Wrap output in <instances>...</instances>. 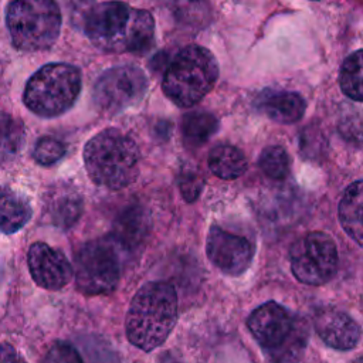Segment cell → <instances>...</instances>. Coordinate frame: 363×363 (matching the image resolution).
Segmentation results:
<instances>
[{
  "label": "cell",
  "mask_w": 363,
  "mask_h": 363,
  "mask_svg": "<svg viewBox=\"0 0 363 363\" xmlns=\"http://www.w3.org/2000/svg\"><path fill=\"white\" fill-rule=\"evenodd\" d=\"M89 41L105 52H146L155 41V20L146 10L122 1L94 6L85 20Z\"/></svg>",
  "instance_id": "cell-1"
},
{
  "label": "cell",
  "mask_w": 363,
  "mask_h": 363,
  "mask_svg": "<svg viewBox=\"0 0 363 363\" xmlns=\"http://www.w3.org/2000/svg\"><path fill=\"white\" fill-rule=\"evenodd\" d=\"M177 320V294L163 281L145 284L132 298L125 328L129 342L150 352L160 346Z\"/></svg>",
  "instance_id": "cell-2"
},
{
  "label": "cell",
  "mask_w": 363,
  "mask_h": 363,
  "mask_svg": "<svg viewBox=\"0 0 363 363\" xmlns=\"http://www.w3.org/2000/svg\"><path fill=\"white\" fill-rule=\"evenodd\" d=\"M248 329L271 363H298L308 343L306 322L278 302L269 301L251 312Z\"/></svg>",
  "instance_id": "cell-3"
},
{
  "label": "cell",
  "mask_w": 363,
  "mask_h": 363,
  "mask_svg": "<svg viewBox=\"0 0 363 363\" xmlns=\"http://www.w3.org/2000/svg\"><path fill=\"white\" fill-rule=\"evenodd\" d=\"M84 163L94 183L118 190L136 180L139 174V149L121 130L105 129L85 145Z\"/></svg>",
  "instance_id": "cell-4"
},
{
  "label": "cell",
  "mask_w": 363,
  "mask_h": 363,
  "mask_svg": "<svg viewBox=\"0 0 363 363\" xmlns=\"http://www.w3.org/2000/svg\"><path fill=\"white\" fill-rule=\"evenodd\" d=\"M218 78L216 57L204 47L189 45L170 61L163 77V91L177 106L189 108L201 101Z\"/></svg>",
  "instance_id": "cell-5"
},
{
  "label": "cell",
  "mask_w": 363,
  "mask_h": 363,
  "mask_svg": "<svg viewBox=\"0 0 363 363\" xmlns=\"http://www.w3.org/2000/svg\"><path fill=\"white\" fill-rule=\"evenodd\" d=\"M81 91V72L65 62L41 67L26 84L24 105L38 116L52 118L68 111Z\"/></svg>",
  "instance_id": "cell-6"
},
{
  "label": "cell",
  "mask_w": 363,
  "mask_h": 363,
  "mask_svg": "<svg viewBox=\"0 0 363 363\" xmlns=\"http://www.w3.org/2000/svg\"><path fill=\"white\" fill-rule=\"evenodd\" d=\"M6 24L18 50L41 51L57 41L61 13L54 0H13L7 7Z\"/></svg>",
  "instance_id": "cell-7"
},
{
  "label": "cell",
  "mask_w": 363,
  "mask_h": 363,
  "mask_svg": "<svg viewBox=\"0 0 363 363\" xmlns=\"http://www.w3.org/2000/svg\"><path fill=\"white\" fill-rule=\"evenodd\" d=\"M121 278V262L113 244L92 240L75 255V284L84 295L112 292Z\"/></svg>",
  "instance_id": "cell-8"
},
{
  "label": "cell",
  "mask_w": 363,
  "mask_h": 363,
  "mask_svg": "<svg viewBox=\"0 0 363 363\" xmlns=\"http://www.w3.org/2000/svg\"><path fill=\"white\" fill-rule=\"evenodd\" d=\"M294 277L306 285H323L337 268V248L333 238L323 231H312L294 242L289 251Z\"/></svg>",
  "instance_id": "cell-9"
},
{
  "label": "cell",
  "mask_w": 363,
  "mask_h": 363,
  "mask_svg": "<svg viewBox=\"0 0 363 363\" xmlns=\"http://www.w3.org/2000/svg\"><path fill=\"white\" fill-rule=\"evenodd\" d=\"M147 89L145 72L136 65L106 69L94 86V102L104 113H118L138 104Z\"/></svg>",
  "instance_id": "cell-10"
},
{
  "label": "cell",
  "mask_w": 363,
  "mask_h": 363,
  "mask_svg": "<svg viewBox=\"0 0 363 363\" xmlns=\"http://www.w3.org/2000/svg\"><path fill=\"white\" fill-rule=\"evenodd\" d=\"M206 252L210 262L223 274L237 277L250 267L254 257V245L242 235L213 225L207 234Z\"/></svg>",
  "instance_id": "cell-11"
},
{
  "label": "cell",
  "mask_w": 363,
  "mask_h": 363,
  "mask_svg": "<svg viewBox=\"0 0 363 363\" xmlns=\"http://www.w3.org/2000/svg\"><path fill=\"white\" fill-rule=\"evenodd\" d=\"M27 265L33 281L44 289H61L72 277V267L65 255L44 242H34L30 247Z\"/></svg>",
  "instance_id": "cell-12"
},
{
  "label": "cell",
  "mask_w": 363,
  "mask_h": 363,
  "mask_svg": "<svg viewBox=\"0 0 363 363\" xmlns=\"http://www.w3.org/2000/svg\"><path fill=\"white\" fill-rule=\"evenodd\" d=\"M315 330L330 347L339 350L353 349L360 339L359 323L346 312L325 309L315 316Z\"/></svg>",
  "instance_id": "cell-13"
},
{
  "label": "cell",
  "mask_w": 363,
  "mask_h": 363,
  "mask_svg": "<svg viewBox=\"0 0 363 363\" xmlns=\"http://www.w3.org/2000/svg\"><path fill=\"white\" fill-rule=\"evenodd\" d=\"M44 208L54 224L67 228L82 214V197L72 186H54L45 197Z\"/></svg>",
  "instance_id": "cell-14"
},
{
  "label": "cell",
  "mask_w": 363,
  "mask_h": 363,
  "mask_svg": "<svg viewBox=\"0 0 363 363\" xmlns=\"http://www.w3.org/2000/svg\"><path fill=\"white\" fill-rule=\"evenodd\" d=\"M259 109L278 123H295L305 112L303 98L291 91H265L258 98Z\"/></svg>",
  "instance_id": "cell-15"
},
{
  "label": "cell",
  "mask_w": 363,
  "mask_h": 363,
  "mask_svg": "<svg viewBox=\"0 0 363 363\" xmlns=\"http://www.w3.org/2000/svg\"><path fill=\"white\" fill-rule=\"evenodd\" d=\"M339 221L346 234L363 247V180L352 183L339 201Z\"/></svg>",
  "instance_id": "cell-16"
},
{
  "label": "cell",
  "mask_w": 363,
  "mask_h": 363,
  "mask_svg": "<svg viewBox=\"0 0 363 363\" xmlns=\"http://www.w3.org/2000/svg\"><path fill=\"white\" fill-rule=\"evenodd\" d=\"M147 213L143 207L133 204L126 207L113 223V238L123 248L133 250L147 233Z\"/></svg>",
  "instance_id": "cell-17"
},
{
  "label": "cell",
  "mask_w": 363,
  "mask_h": 363,
  "mask_svg": "<svg viewBox=\"0 0 363 363\" xmlns=\"http://www.w3.org/2000/svg\"><path fill=\"white\" fill-rule=\"evenodd\" d=\"M210 170L223 180H234L247 170L244 153L231 145H217L208 155Z\"/></svg>",
  "instance_id": "cell-18"
},
{
  "label": "cell",
  "mask_w": 363,
  "mask_h": 363,
  "mask_svg": "<svg viewBox=\"0 0 363 363\" xmlns=\"http://www.w3.org/2000/svg\"><path fill=\"white\" fill-rule=\"evenodd\" d=\"M218 129V121L214 115L203 111L189 112L182 119V135L186 146L200 147Z\"/></svg>",
  "instance_id": "cell-19"
},
{
  "label": "cell",
  "mask_w": 363,
  "mask_h": 363,
  "mask_svg": "<svg viewBox=\"0 0 363 363\" xmlns=\"http://www.w3.org/2000/svg\"><path fill=\"white\" fill-rule=\"evenodd\" d=\"M1 231L13 234L20 230L31 217V207L28 201L7 187H3L1 199Z\"/></svg>",
  "instance_id": "cell-20"
},
{
  "label": "cell",
  "mask_w": 363,
  "mask_h": 363,
  "mask_svg": "<svg viewBox=\"0 0 363 363\" xmlns=\"http://www.w3.org/2000/svg\"><path fill=\"white\" fill-rule=\"evenodd\" d=\"M342 91L352 99L363 101V50L350 54L339 75Z\"/></svg>",
  "instance_id": "cell-21"
},
{
  "label": "cell",
  "mask_w": 363,
  "mask_h": 363,
  "mask_svg": "<svg viewBox=\"0 0 363 363\" xmlns=\"http://www.w3.org/2000/svg\"><path fill=\"white\" fill-rule=\"evenodd\" d=\"M258 164L264 174L275 180H281L289 173V156L284 147L277 145L268 146L261 152Z\"/></svg>",
  "instance_id": "cell-22"
},
{
  "label": "cell",
  "mask_w": 363,
  "mask_h": 363,
  "mask_svg": "<svg viewBox=\"0 0 363 363\" xmlns=\"http://www.w3.org/2000/svg\"><path fill=\"white\" fill-rule=\"evenodd\" d=\"M64 153H65V146L62 142L51 136H44L37 140L33 156L37 163L50 166L57 160H60L64 156Z\"/></svg>",
  "instance_id": "cell-23"
},
{
  "label": "cell",
  "mask_w": 363,
  "mask_h": 363,
  "mask_svg": "<svg viewBox=\"0 0 363 363\" xmlns=\"http://www.w3.org/2000/svg\"><path fill=\"white\" fill-rule=\"evenodd\" d=\"M23 140L21 125L9 115H3V155H14Z\"/></svg>",
  "instance_id": "cell-24"
},
{
  "label": "cell",
  "mask_w": 363,
  "mask_h": 363,
  "mask_svg": "<svg viewBox=\"0 0 363 363\" xmlns=\"http://www.w3.org/2000/svg\"><path fill=\"white\" fill-rule=\"evenodd\" d=\"M41 363H84L77 349L67 342H55L44 354Z\"/></svg>",
  "instance_id": "cell-25"
},
{
  "label": "cell",
  "mask_w": 363,
  "mask_h": 363,
  "mask_svg": "<svg viewBox=\"0 0 363 363\" xmlns=\"http://www.w3.org/2000/svg\"><path fill=\"white\" fill-rule=\"evenodd\" d=\"M179 187L184 200L191 203L199 197L203 189V180L194 172H183L179 179Z\"/></svg>",
  "instance_id": "cell-26"
},
{
  "label": "cell",
  "mask_w": 363,
  "mask_h": 363,
  "mask_svg": "<svg viewBox=\"0 0 363 363\" xmlns=\"http://www.w3.org/2000/svg\"><path fill=\"white\" fill-rule=\"evenodd\" d=\"M1 363H27L24 357L9 343L1 345Z\"/></svg>",
  "instance_id": "cell-27"
},
{
  "label": "cell",
  "mask_w": 363,
  "mask_h": 363,
  "mask_svg": "<svg viewBox=\"0 0 363 363\" xmlns=\"http://www.w3.org/2000/svg\"><path fill=\"white\" fill-rule=\"evenodd\" d=\"M353 363H363V357H360V359H357L356 362H353Z\"/></svg>",
  "instance_id": "cell-28"
},
{
  "label": "cell",
  "mask_w": 363,
  "mask_h": 363,
  "mask_svg": "<svg viewBox=\"0 0 363 363\" xmlns=\"http://www.w3.org/2000/svg\"><path fill=\"white\" fill-rule=\"evenodd\" d=\"M313 1H316V0H313Z\"/></svg>",
  "instance_id": "cell-29"
}]
</instances>
